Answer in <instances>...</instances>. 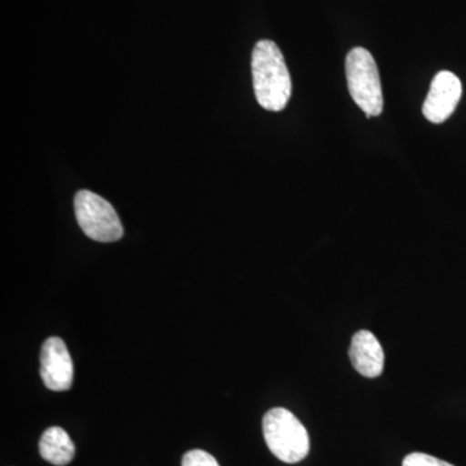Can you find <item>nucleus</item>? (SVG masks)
Returning <instances> with one entry per match:
<instances>
[{"label": "nucleus", "mask_w": 466, "mask_h": 466, "mask_svg": "<svg viewBox=\"0 0 466 466\" xmlns=\"http://www.w3.org/2000/svg\"><path fill=\"white\" fill-rule=\"evenodd\" d=\"M263 435L269 451L287 464H296L309 455L308 431L285 408H274L266 413L263 417Z\"/></svg>", "instance_id": "2"}, {"label": "nucleus", "mask_w": 466, "mask_h": 466, "mask_svg": "<svg viewBox=\"0 0 466 466\" xmlns=\"http://www.w3.org/2000/svg\"><path fill=\"white\" fill-rule=\"evenodd\" d=\"M462 95V85L453 73H438L431 82V90L424 103L425 118L431 124H441L455 112Z\"/></svg>", "instance_id": "6"}, {"label": "nucleus", "mask_w": 466, "mask_h": 466, "mask_svg": "<svg viewBox=\"0 0 466 466\" xmlns=\"http://www.w3.org/2000/svg\"><path fill=\"white\" fill-rule=\"evenodd\" d=\"M39 453L50 464L64 466L75 458L76 446L63 428L52 426L43 433L39 441Z\"/></svg>", "instance_id": "8"}, {"label": "nucleus", "mask_w": 466, "mask_h": 466, "mask_svg": "<svg viewBox=\"0 0 466 466\" xmlns=\"http://www.w3.org/2000/svg\"><path fill=\"white\" fill-rule=\"evenodd\" d=\"M346 78L350 95L355 104L370 116L381 115L383 96L379 67L372 54L355 47L346 57Z\"/></svg>", "instance_id": "3"}, {"label": "nucleus", "mask_w": 466, "mask_h": 466, "mask_svg": "<svg viewBox=\"0 0 466 466\" xmlns=\"http://www.w3.org/2000/svg\"><path fill=\"white\" fill-rule=\"evenodd\" d=\"M403 466H453L443 460L426 455V453L415 452L406 456L403 460Z\"/></svg>", "instance_id": "10"}, {"label": "nucleus", "mask_w": 466, "mask_h": 466, "mask_svg": "<svg viewBox=\"0 0 466 466\" xmlns=\"http://www.w3.org/2000/svg\"><path fill=\"white\" fill-rule=\"evenodd\" d=\"M251 73L259 106L271 112L285 109L291 96V78L275 42L263 39L257 43L251 55Z\"/></svg>", "instance_id": "1"}, {"label": "nucleus", "mask_w": 466, "mask_h": 466, "mask_svg": "<svg viewBox=\"0 0 466 466\" xmlns=\"http://www.w3.org/2000/svg\"><path fill=\"white\" fill-rule=\"evenodd\" d=\"M41 377L46 388L52 391H66L72 388L75 367L66 342L58 337H51L43 343Z\"/></svg>", "instance_id": "5"}, {"label": "nucleus", "mask_w": 466, "mask_h": 466, "mask_svg": "<svg viewBox=\"0 0 466 466\" xmlns=\"http://www.w3.org/2000/svg\"><path fill=\"white\" fill-rule=\"evenodd\" d=\"M350 359L357 372L368 379L381 375L385 355L381 343L370 330H359L352 337Z\"/></svg>", "instance_id": "7"}, {"label": "nucleus", "mask_w": 466, "mask_h": 466, "mask_svg": "<svg viewBox=\"0 0 466 466\" xmlns=\"http://www.w3.org/2000/svg\"><path fill=\"white\" fill-rule=\"evenodd\" d=\"M76 222L88 238L115 242L124 236V227L115 208L96 193L82 189L76 195Z\"/></svg>", "instance_id": "4"}, {"label": "nucleus", "mask_w": 466, "mask_h": 466, "mask_svg": "<svg viewBox=\"0 0 466 466\" xmlns=\"http://www.w3.org/2000/svg\"><path fill=\"white\" fill-rule=\"evenodd\" d=\"M183 466H219L214 456L202 450H193L183 456Z\"/></svg>", "instance_id": "9"}]
</instances>
